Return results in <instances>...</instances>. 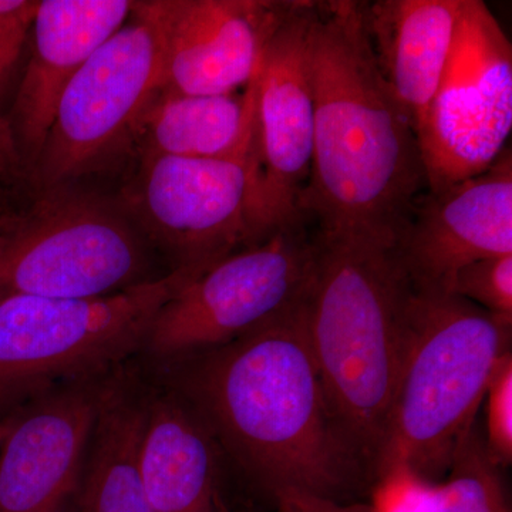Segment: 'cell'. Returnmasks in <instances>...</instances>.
<instances>
[{"mask_svg": "<svg viewBox=\"0 0 512 512\" xmlns=\"http://www.w3.org/2000/svg\"><path fill=\"white\" fill-rule=\"evenodd\" d=\"M313 241L309 342L339 433L373 485L412 284L392 235L313 227Z\"/></svg>", "mask_w": 512, "mask_h": 512, "instance_id": "obj_3", "label": "cell"}, {"mask_svg": "<svg viewBox=\"0 0 512 512\" xmlns=\"http://www.w3.org/2000/svg\"><path fill=\"white\" fill-rule=\"evenodd\" d=\"M146 394L134 357L117 369L94 421L73 495L77 512H156L140 471Z\"/></svg>", "mask_w": 512, "mask_h": 512, "instance_id": "obj_18", "label": "cell"}, {"mask_svg": "<svg viewBox=\"0 0 512 512\" xmlns=\"http://www.w3.org/2000/svg\"><path fill=\"white\" fill-rule=\"evenodd\" d=\"M255 138L254 76L242 94L192 96L161 87L141 111L131 144L143 158H225Z\"/></svg>", "mask_w": 512, "mask_h": 512, "instance_id": "obj_19", "label": "cell"}, {"mask_svg": "<svg viewBox=\"0 0 512 512\" xmlns=\"http://www.w3.org/2000/svg\"><path fill=\"white\" fill-rule=\"evenodd\" d=\"M298 0H146L161 57V87L192 96L247 89L262 53ZM160 87V89H161Z\"/></svg>", "mask_w": 512, "mask_h": 512, "instance_id": "obj_12", "label": "cell"}, {"mask_svg": "<svg viewBox=\"0 0 512 512\" xmlns=\"http://www.w3.org/2000/svg\"><path fill=\"white\" fill-rule=\"evenodd\" d=\"M446 292L493 315L512 319V255L493 256L463 266L451 278Z\"/></svg>", "mask_w": 512, "mask_h": 512, "instance_id": "obj_21", "label": "cell"}, {"mask_svg": "<svg viewBox=\"0 0 512 512\" xmlns=\"http://www.w3.org/2000/svg\"><path fill=\"white\" fill-rule=\"evenodd\" d=\"M512 319L436 289H410L392 406L376 478L406 466L431 483L446 478L477 423L485 387L511 352Z\"/></svg>", "mask_w": 512, "mask_h": 512, "instance_id": "obj_4", "label": "cell"}, {"mask_svg": "<svg viewBox=\"0 0 512 512\" xmlns=\"http://www.w3.org/2000/svg\"><path fill=\"white\" fill-rule=\"evenodd\" d=\"M434 484L406 466L376 478L369 493V512H434Z\"/></svg>", "mask_w": 512, "mask_h": 512, "instance_id": "obj_23", "label": "cell"}, {"mask_svg": "<svg viewBox=\"0 0 512 512\" xmlns=\"http://www.w3.org/2000/svg\"><path fill=\"white\" fill-rule=\"evenodd\" d=\"M501 470L488 456L483 431L474 424L446 478L434 484V512H511Z\"/></svg>", "mask_w": 512, "mask_h": 512, "instance_id": "obj_20", "label": "cell"}, {"mask_svg": "<svg viewBox=\"0 0 512 512\" xmlns=\"http://www.w3.org/2000/svg\"><path fill=\"white\" fill-rule=\"evenodd\" d=\"M117 369L56 387L10 417L0 446V512H63Z\"/></svg>", "mask_w": 512, "mask_h": 512, "instance_id": "obj_13", "label": "cell"}, {"mask_svg": "<svg viewBox=\"0 0 512 512\" xmlns=\"http://www.w3.org/2000/svg\"><path fill=\"white\" fill-rule=\"evenodd\" d=\"M212 512H235L234 508L231 507L225 500L224 494L218 498L217 504H215L214 510Z\"/></svg>", "mask_w": 512, "mask_h": 512, "instance_id": "obj_27", "label": "cell"}, {"mask_svg": "<svg viewBox=\"0 0 512 512\" xmlns=\"http://www.w3.org/2000/svg\"><path fill=\"white\" fill-rule=\"evenodd\" d=\"M485 433L488 456L498 467L512 463V353L495 363L484 392Z\"/></svg>", "mask_w": 512, "mask_h": 512, "instance_id": "obj_22", "label": "cell"}, {"mask_svg": "<svg viewBox=\"0 0 512 512\" xmlns=\"http://www.w3.org/2000/svg\"><path fill=\"white\" fill-rule=\"evenodd\" d=\"M19 174H22V164L13 144L8 121L0 106V177H16Z\"/></svg>", "mask_w": 512, "mask_h": 512, "instance_id": "obj_26", "label": "cell"}, {"mask_svg": "<svg viewBox=\"0 0 512 512\" xmlns=\"http://www.w3.org/2000/svg\"><path fill=\"white\" fill-rule=\"evenodd\" d=\"M271 504L275 512H369L366 503H333L299 490L279 491Z\"/></svg>", "mask_w": 512, "mask_h": 512, "instance_id": "obj_25", "label": "cell"}, {"mask_svg": "<svg viewBox=\"0 0 512 512\" xmlns=\"http://www.w3.org/2000/svg\"><path fill=\"white\" fill-rule=\"evenodd\" d=\"M305 217L225 256L171 296L151 323L141 359L217 348L301 301L311 282L315 241Z\"/></svg>", "mask_w": 512, "mask_h": 512, "instance_id": "obj_7", "label": "cell"}, {"mask_svg": "<svg viewBox=\"0 0 512 512\" xmlns=\"http://www.w3.org/2000/svg\"><path fill=\"white\" fill-rule=\"evenodd\" d=\"M377 69L419 130L443 79L463 0L360 2Z\"/></svg>", "mask_w": 512, "mask_h": 512, "instance_id": "obj_17", "label": "cell"}, {"mask_svg": "<svg viewBox=\"0 0 512 512\" xmlns=\"http://www.w3.org/2000/svg\"><path fill=\"white\" fill-rule=\"evenodd\" d=\"M512 130V47L480 0H463L443 79L417 130L427 190L484 173Z\"/></svg>", "mask_w": 512, "mask_h": 512, "instance_id": "obj_8", "label": "cell"}, {"mask_svg": "<svg viewBox=\"0 0 512 512\" xmlns=\"http://www.w3.org/2000/svg\"><path fill=\"white\" fill-rule=\"evenodd\" d=\"M235 512H258L254 510V508L249 507V505H244V507L234 508Z\"/></svg>", "mask_w": 512, "mask_h": 512, "instance_id": "obj_29", "label": "cell"}, {"mask_svg": "<svg viewBox=\"0 0 512 512\" xmlns=\"http://www.w3.org/2000/svg\"><path fill=\"white\" fill-rule=\"evenodd\" d=\"M131 12V0L39 2L30 35L32 53L6 116L22 171H35L67 84L126 25Z\"/></svg>", "mask_w": 512, "mask_h": 512, "instance_id": "obj_15", "label": "cell"}, {"mask_svg": "<svg viewBox=\"0 0 512 512\" xmlns=\"http://www.w3.org/2000/svg\"><path fill=\"white\" fill-rule=\"evenodd\" d=\"M410 284L446 292L458 269L512 255L511 148L484 173L414 202L397 237Z\"/></svg>", "mask_w": 512, "mask_h": 512, "instance_id": "obj_14", "label": "cell"}, {"mask_svg": "<svg viewBox=\"0 0 512 512\" xmlns=\"http://www.w3.org/2000/svg\"><path fill=\"white\" fill-rule=\"evenodd\" d=\"M138 359L190 404L227 468L269 503L284 490L339 504L369 497L372 481L330 412L309 342L306 295L227 345Z\"/></svg>", "mask_w": 512, "mask_h": 512, "instance_id": "obj_1", "label": "cell"}, {"mask_svg": "<svg viewBox=\"0 0 512 512\" xmlns=\"http://www.w3.org/2000/svg\"><path fill=\"white\" fill-rule=\"evenodd\" d=\"M309 63L315 147L299 212L323 231L397 239L427 191L426 171L416 131L377 69L360 2H313Z\"/></svg>", "mask_w": 512, "mask_h": 512, "instance_id": "obj_2", "label": "cell"}, {"mask_svg": "<svg viewBox=\"0 0 512 512\" xmlns=\"http://www.w3.org/2000/svg\"><path fill=\"white\" fill-rule=\"evenodd\" d=\"M256 138L225 158H143L133 207L171 269L211 268L258 244L252 227Z\"/></svg>", "mask_w": 512, "mask_h": 512, "instance_id": "obj_10", "label": "cell"}, {"mask_svg": "<svg viewBox=\"0 0 512 512\" xmlns=\"http://www.w3.org/2000/svg\"><path fill=\"white\" fill-rule=\"evenodd\" d=\"M161 87L154 30L134 10L83 64L60 97L32 177L40 188L66 187L133 143L141 111Z\"/></svg>", "mask_w": 512, "mask_h": 512, "instance_id": "obj_9", "label": "cell"}, {"mask_svg": "<svg viewBox=\"0 0 512 512\" xmlns=\"http://www.w3.org/2000/svg\"><path fill=\"white\" fill-rule=\"evenodd\" d=\"M37 8L36 0H0V100L32 35Z\"/></svg>", "mask_w": 512, "mask_h": 512, "instance_id": "obj_24", "label": "cell"}, {"mask_svg": "<svg viewBox=\"0 0 512 512\" xmlns=\"http://www.w3.org/2000/svg\"><path fill=\"white\" fill-rule=\"evenodd\" d=\"M207 269L94 299L0 296V420L63 384L92 379L140 355L165 302Z\"/></svg>", "mask_w": 512, "mask_h": 512, "instance_id": "obj_5", "label": "cell"}, {"mask_svg": "<svg viewBox=\"0 0 512 512\" xmlns=\"http://www.w3.org/2000/svg\"><path fill=\"white\" fill-rule=\"evenodd\" d=\"M157 278L146 241L103 198L52 188L0 224V296L103 298Z\"/></svg>", "mask_w": 512, "mask_h": 512, "instance_id": "obj_6", "label": "cell"}, {"mask_svg": "<svg viewBox=\"0 0 512 512\" xmlns=\"http://www.w3.org/2000/svg\"><path fill=\"white\" fill-rule=\"evenodd\" d=\"M313 2L298 0L276 29L255 73L256 177L251 218L256 238L301 220L315 147V96L309 63Z\"/></svg>", "mask_w": 512, "mask_h": 512, "instance_id": "obj_11", "label": "cell"}, {"mask_svg": "<svg viewBox=\"0 0 512 512\" xmlns=\"http://www.w3.org/2000/svg\"><path fill=\"white\" fill-rule=\"evenodd\" d=\"M9 420H0V446H2L3 439H5L6 431H8Z\"/></svg>", "mask_w": 512, "mask_h": 512, "instance_id": "obj_28", "label": "cell"}, {"mask_svg": "<svg viewBox=\"0 0 512 512\" xmlns=\"http://www.w3.org/2000/svg\"><path fill=\"white\" fill-rule=\"evenodd\" d=\"M140 366L147 387L140 471L148 501L156 512H212L227 468L220 447L190 404Z\"/></svg>", "mask_w": 512, "mask_h": 512, "instance_id": "obj_16", "label": "cell"}]
</instances>
